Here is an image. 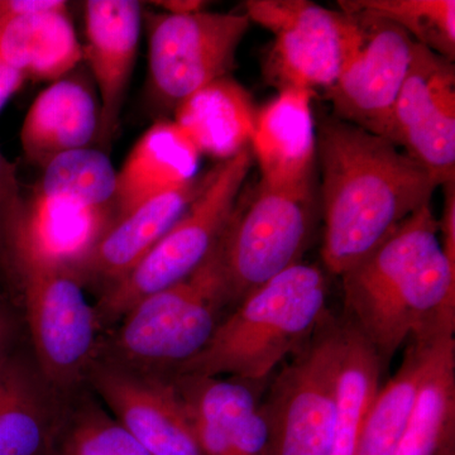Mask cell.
Returning a JSON list of instances; mask_svg holds the SVG:
<instances>
[{"instance_id": "cell-1", "label": "cell", "mask_w": 455, "mask_h": 455, "mask_svg": "<svg viewBox=\"0 0 455 455\" xmlns=\"http://www.w3.org/2000/svg\"><path fill=\"white\" fill-rule=\"evenodd\" d=\"M316 158L324 220L322 259L337 276L430 204L439 188L390 140L333 116L317 125Z\"/></svg>"}, {"instance_id": "cell-2", "label": "cell", "mask_w": 455, "mask_h": 455, "mask_svg": "<svg viewBox=\"0 0 455 455\" xmlns=\"http://www.w3.org/2000/svg\"><path fill=\"white\" fill-rule=\"evenodd\" d=\"M340 277L346 317L382 367L412 338L455 322V267L443 251L431 203Z\"/></svg>"}, {"instance_id": "cell-3", "label": "cell", "mask_w": 455, "mask_h": 455, "mask_svg": "<svg viewBox=\"0 0 455 455\" xmlns=\"http://www.w3.org/2000/svg\"><path fill=\"white\" fill-rule=\"evenodd\" d=\"M326 293L324 272L316 265L284 269L236 304L196 357L167 374L265 382L328 316Z\"/></svg>"}, {"instance_id": "cell-4", "label": "cell", "mask_w": 455, "mask_h": 455, "mask_svg": "<svg viewBox=\"0 0 455 455\" xmlns=\"http://www.w3.org/2000/svg\"><path fill=\"white\" fill-rule=\"evenodd\" d=\"M229 307L217 245L193 275L147 296L122 317L113 363L172 373L205 348Z\"/></svg>"}, {"instance_id": "cell-5", "label": "cell", "mask_w": 455, "mask_h": 455, "mask_svg": "<svg viewBox=\"0 0 455 455\" xmlns=\"http://www.w3.org/2000/svg\"><path fill=\"white\" fill-rule=\"evenodd\" d=\"M251 147L208 173L187 212L132 271L104 290L99 323L121 320L147 296L181 283L209 259L235 214L252 167Z\"/></svg>"}, {"instance_id": "cell-6", "label": "cell", "mask_w": 455, "mask_h": 455, "mask_svg": "<svg viewBox=\"0 0 455 455\" xmlns=\"http://www.w3.org/2000/svg\"><path fill=\"white\" fill-rule=\"evenodd\" d=\"M316 223L313 185L278 188L257 185L218 243L235 307L248 293L301 262Z\"/></svg>"}, {"instance_id": "cell-7", "label": "cell", "mask_w": 455, "mask_h": 455, "mask_svg": "<svg viewBox=\"0 0 455 455\" xmlns=\"http://www.w3.org/2000/svg\"><path fill=\"white\" fill-rule=\"evenodd\" d=\"M16 271L41 371L57 386L73 385L92 367L99 319L74 268L23 254L8 257Z\"/></svg>"}, {"instance_id": "cell-8", "label": "cell", "mask_w": 455, "mask_h": 455, "mask_svg": "<svg viewBox=\"0 0 455 455\" xmlns=\"http://www.w3.org/2000/svg\"><path fill=\"white\" fill-rule=\"evenodd\" d=\"M244 14L274 35L265 74L278 90L331 88L358 40L355 17L307 0H248Z\"/></svg>"}, {"instance_id": "cell-9", "label": "cell", "mask_w": 455, "mask_h": 455, "mask_svg": "<svg viewBox=\"0 0 455 455\" xmlns=\"http://www.w3.org/2000/svg\"><path fill=\"white\" fill-rule=\"evenodd\" d=\"M338 319L328 316L263 398L271 431L269 455H331Z\"/></svg>"}, {"instance_id": "cell-10", "label": "cell", "mask_w": 455, "mask_h": 455, "mask_svg": "<svg viewBox=\"0 0 455 455\" xmlns=\"http://www.w3.org/2000/svg\"><path fill=\"white\" fill-rule=\"evenodd\" d=\"M245 14L197 12L149 18V84L173 108L221 77L230 76L250 28Z\"/></svg>"}, {"instance_id": "cell-11", "label": "cell", "mask_w": 455, "mask_h": 455, "mask_svg": "<svg viewBox=\"0 0 455 455\" xmlns=\"http://www.w3.org/2000/svg\"><path fill=\"white\" fill-rule=\"evenodd\" d=\"M349 16L357 20V44L337 82L325 90V98L335 118L385 137L411 68L416 42L382 18L362 13Z\"/></svg>"}, {"instance_id": "cell-12", "label": "cell", "mask_w": 455, "mask_h": 455, "mask_svg": "<svg viewBox=\"0 0 455 455\" xmlns=\"http://www.w3.org/2000/svg\"><path fill=\"white\" fill-rule=\"evenodd\" d=\"M385 139L427 170L438 187L455 181V68L415 44Z\"/></svg>"}, {"instance_id": "cell-13", "label": "cell", "mask_w": 455, "mask_h": 455, "mask_svg": "<svg viewBox=\"0 0 455 455\" xmlns=\"http://www.w3.org/2000/svg\"><path fill=\"white\" fill-rule=\"evenodd\" d=\"M95 390L148 455H204L169 374L122 364L92 367Z\"/></svg>"}, {"instance_id": "cell-14", "label": "cell", "mask_w": 455, "mask_h": 455, "mask_svg": "<svg viewBox=\"0 0 455 455\" xmlns=\"http://www.w3.org/2000/svg\"><path fill=\"white\" fill-rule=\"evenodd\" d=\"M204 455H269L271 431L260 398L265 382L169 374Z\"/></svg>"}, {"instance_id": "cell-15", "label": "cell", "mask_w": 455, "mask_h": 455, "mask_svg": "<svg viewBox=\"0 0 455 455\" xmlns=\"http://www.w3.org/2000/svg\"><path fill=\"white\" fill-rule=\"evenodd\" d=\"M142 11L134 0L85 3L86 46L84 57L100 95L98 140L108 147L118 130L139 50Z\"/></svg>"}, {"instance_id": "cell-16", "label": "cell", "mask_w": 455, "mask_h": 455, "mask_svg": "<svg viewBox=\"0 0 455 455\" xmlns=\"http://www.w3.org/2000/svg\"><path fill=\"white\" fill-rule=\"evenodd\" d=\"M314 92L278 90L276 98L257 110L251 151L259 164L260 184L278 188L313 185L316 161Z\"/></svg>"}, {"instance_id": "cell-17", "label": "cell", "mask_w": 455, "mask_h": 455, "mask_svg": "<svg viewBox=\"0 0 455 455\" xmlns=\"http://www.w3.org/2000/svg\"><path fill=\"white\" fill-rule=\"evenodd\" d=\"M112 221L110 209L84 208L36 193L9 232L7 254L49 260L79 274Z\"/></svg>"}, {"instance_id": "cell-18", "label": "cell", "mask_w": 455, "mask_h": 455, "mask_svg": "<svg viewBox=\"0 0 455 455\" xmlns=\"http://www.w3.org/2000/svg\"><path fill=\"white\" fill-rule=\"evenodd\" d=\"M204 182L205 179H196L187 187L160 194L114 218L80 267L82 280L95 278L108 287L124 277L187 212Z\"/></svg>"}, {"instance_id": "cell-19", "label": "cell", "mask_w": 455, "mask_h": 455, "mask_svg": "<svg viewBox=\"0 0 455 455\" xmlns=\"http://www.w3.org/2000/svg\"><path fill=\"white\" fill-rule=\"evenodd\" d=\"M394 455H455V323L431 335L411 412Z\"/></svg>"}, {"instance_id": "cell-20", "label": "cell", "mask_w": 455, "mask_h": 455, "mask_svg": "<svg viewBox=\"0 0 455 455\" xmlns=\"http://www.w3.org/2000/svg\"><path fill=\"white\" fill-rule=\"evenodd\" d=\"M100 106L80 77H61L33 101L20 131L22 149L44 167L56 156L88 148L98 139Z\"/></svg>"}, {"instance_id": "cell-21", "label": "cell", "mask_w": 455, "mask_h": 455, "mask_svg": "<svg viewBox=\"0 0 455 455\" xmlns=\"http://www.w3.org/2000/svg\"><path fill=\"white\" fill-rule=\"evenodd\" d=\"M199 151L173 121L156 122L137 140L116 179V217L196 181Z\"/></svg>"}, {"instance_id": "cell-22", "label": "cell", "mask_w": 455, "mask_h": 455, "mask_svg": "<svg viewBox=\"0 0 455 455\" xmlns=\"http://www.w3.org/2000/svg\"><path fill=\"white\" fill-rule=\"evenodd\" d=\"M173 114L200 155L224 163L250 147L257 109L250 92L226 76L182 100Z\"/></svg>"}, {"instance_id": "cell-23", "label": "cell", "mask_w": 455, "mask_h": 455, "mask_svg": "<svg viewBox=\"0 0 455 455\" xmlns=\"http://www.w3.org/2000/svg\"><path fill=\"white\" fill-rule=\"evenodd\" d=\"M0 59L27 79H61L84 59L68 8L0 17Z\"/></svg>"}, {"instance_id": "cell-24", "label": "cell", "mask_w": 455, "mask_h": 455, "mask_svg": "<svg viewBox=\"0 0 455 455\" xmlns=\"http://www.w3.org/2000/svg\"><path fill=\"white\" fill-rule=\"evenodd\" d=\"M382 363L370 341L347 319H338L334 371V435L331 455H355L359 434L379 394Z\"/></svg>"}, {"instance_id": "cell-25", "label": "cell", "mask_w": 455, "mask_h": 455, "mask_svg": "<svg viewBox=\"0 0 455 455\" xmlns=\"http://www.w3.org/2000/svg\"><path fill=\"white\" fill-rule=\"evenodd\" d=\"M436 329L407 341L403 363L379 388L368 411L355 455H394L409 420L430 338Z\"/></svg>"}, {"instance_id": "cell-26", "label": "cell", "mask_w": 455, "mask_h": 455, "mask_svg": "<svg viewBox=\"0 0 455 455\" xmlns=\"http://www.w3.org/2000/svg\"><path fill=\"white\" fill-rule=\"evenodd\" d=\"M118 171L101 149L80 148L56 156L44 167L37 194L89 209H110Z\"/></svg>"}, {"instance_id": "cell-27", "label": "cell", "mask_w": 455, "mask_h": 455, "mask_svg": "<svg viewBox=\"0 0 455 455\" xmlns=\"http://www.w3.org/2000/svg\"><path fill=\"white\" fill-rule=\"evenodd\" d=\"M344 13L382 18L410 37L453 62L455 57L454 0H340Z\"/></svg>"}, {"instance_id": "cell-28", "label": "cell", "mask_w": 455, "mask_h": 455, "mask_svg": "<svg viewBox=\"0 0 455 455\" xmlns=\"http://www.w3.org/2000/svg\"><path fill=\"white\" fill-rule=\"evenodd\" d=\"M52 439L28 381L0 358V455H46Z\"/></svg>"}, {"instance_id": "cell-29", "label": "cell", "mask_w": 455, "mask_h": 455, "mask_svg": "<svg viewBox=\"0 0 455 455\" xmlns=\"http://www.w3.org/2000/svg\"><path fill=\"white\" fill-rule=\"evenodd\" d=\"M46 455H148L116 419L85 409L53 435Z\"/></svg>"}, {"instance_id": "cell-30", "label": "cell", "mask_w": 455, "mask_h": 455, "mask_svg": "<svg viewBox=\"0 0 455 455\" xmlns=\"http://www.w3.org/2000/svg\"><path fill=\"white\" fill-rule=\"evenodd\" d=\"M25 202L20 196L16 166L0 151V250L7 253L9 232L16 223Z\"/></svg>"}, {"instance_id": "cell-31", "label": "cell", "mask_w": 455, "mask_h": 455, "mask_svg": "<svg viewBox=\"0 0 455 455\" xmlns=\"http://www.w3.org/2000/svg\"><path fill=\"white\" fill-rule=\"evenodd\" d=\"M68 8L61 0H0V17L26 16Z\"/></svg>"}, {"instance_id": "cell-32", "label": "cell", "mask_w": 455, "mask_h": 455, "mask_svg": "<svg viewBox=\"0 0 455 455\" xmlns=\"http://www.w3.org/2000/svg\"><path fill=\"white\" fill-rule=\"evenodd\" d=\"M25 82L26 77L22 73L0 59V113L8 103L9 99L22 88Z\"/></svg>"}, {"instance_id": "cell-33", "label": "cell", "mask_w": 455, "mask_h": 455, "mask_svg": "<svg viewBox=\"0 0 455 455\" xmlns=\"http://www.w3.org/2000/svg\"><path fill=\"white\" fill-rule=\"evenodd\" d=\"M206 3L200 0H166V2H155V5L163 7L170 14H191L204 11Z\"/></svg>"}, {"instance_id": "cell-34", "label": "cell", "mask_w": 455, "mask_h": 455, "mask_svg": "<svg viewBox=\"0 0 455 455\" xmlns=\"http://www.w3.org/2000/svg\"><path fill=\"white\" fill-rule=\"evenodd\" d=\"M5 334H7V329H5L4 322L0 319V350H2L3 344H4Z\"/></svg>"}]
</instances>
